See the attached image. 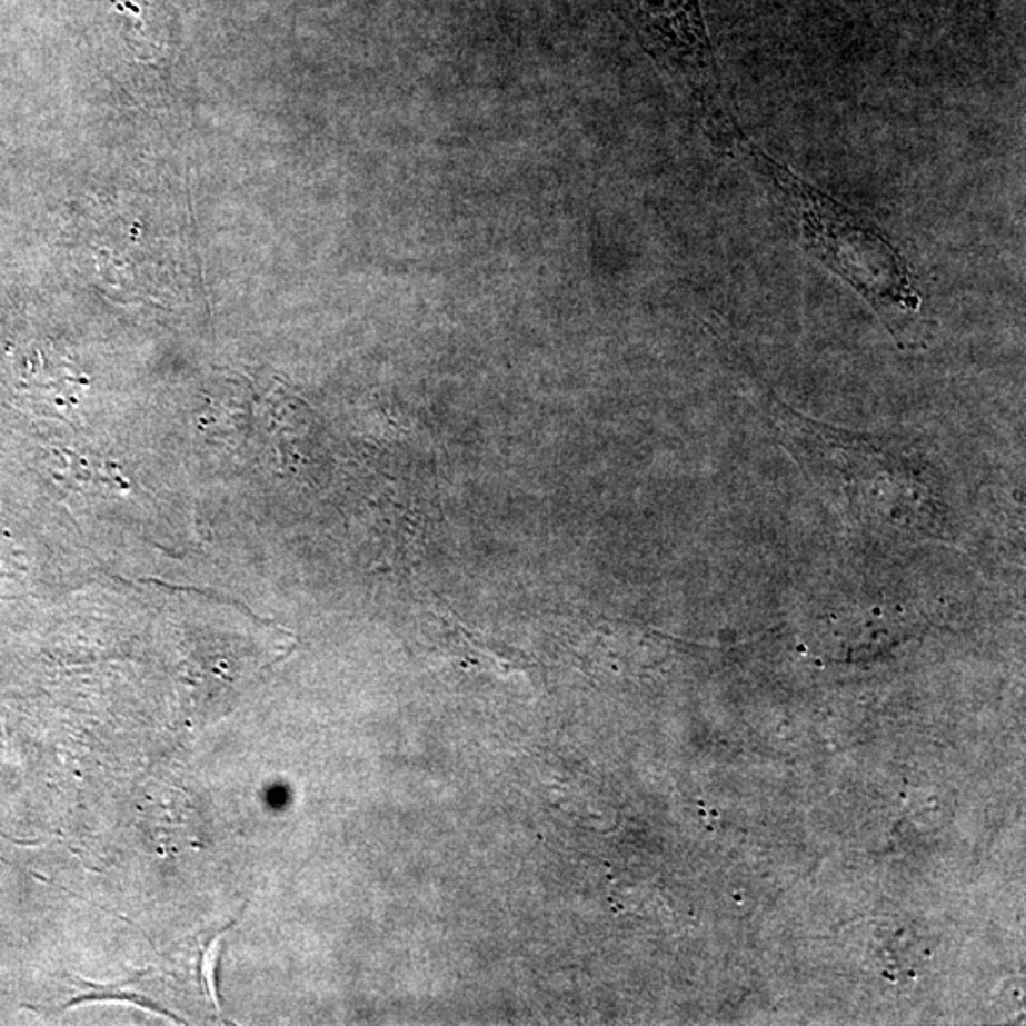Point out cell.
Returning a JSON list of instances; mask_svg holds the SVG:
<instances>
[{"mask_svg":"<svg viewBox=\"0 0 1026 1026\" xmlns=\"http://www.w3.org/2000/svg\"><path fill=\"white\" fill-rule=\"evenodd\" d=\"M734 151L765 176L797 219L805 248L817 261L854 286L883 316L889 329L903 331L920 310L909 265L883 230L846 208L784 163L776 162L736 128Z\"/></svg>","mask_w":1026,"mask_h":1026,"instance_id":"1","label":"cell"},{"mask_svg":"<svg viewBox=\"0 0 1026 1026\" xmlns=\"http://www.w3.org/2000/svg\"><path fill=\"white\" fill-rule=\"evenodd\" d=\"M637 21L656 58L685 74L701 98L719 101L713 52L698 0H639Z\"/></svg>","mask_w":1026,"mask_h":1026,"instance_id":"2","label":"cell"}]
</instances>
